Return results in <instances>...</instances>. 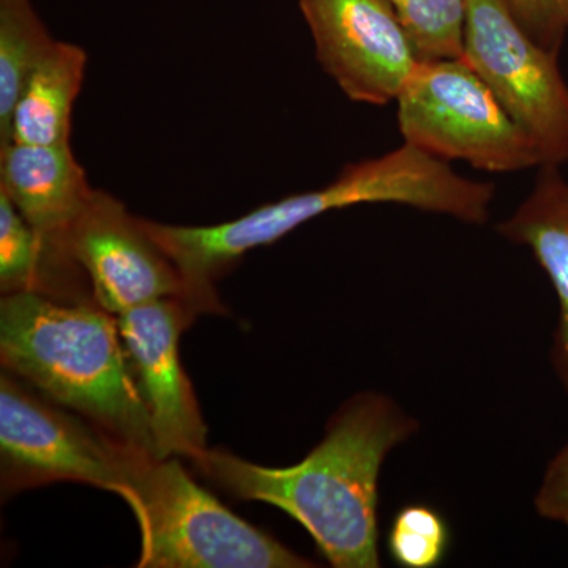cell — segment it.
<instances>
[{
    "instance_id": "6da1fadb",
    "label": "cell",
    "mask_w": 568,
    "mask_h": 568,
    "mask_svg": "<svg viewBox=\"0 0 568 568\" xmlns=\"http://www.w3.org/2000/svg\"><path fill=\"white\" fill-rule=\"evenodd\" d=\"M417 432L416 418L390 396L361 392L336 409L321 443L297 465L260 466L211 448L192 463L239 499L290 515L332 567L377 568L381 469Z\"/></svg>"
},
{
    "instance_id": "7a4b0ae2",
    "label": "cell",
    "mask_w": 568,
    "mask_h": 568,
    "mask_svg": "<svg viewBox=\"0 0 568 568\" xmlns=\"http://www.w3.org/2000/svg\"><path fill=\"white\" fill-rule=\"evenodd\" d=\"M493 189L455 173L447 162L405 142L402 148L353 163L312 192L291 194L244 216L211 226H179L142 220L155 244L181 272L197 313L222 312L213 283L246 253L275 244L302 224L339 209L399 204L478 224L488 216Z\"/></svg>"
},
{
    "instance_id": "3957f363",
    "label": "cell",
    "mask_w": 568,
    "mask_h": 568,
    "mask_svg": "<svg viewBox=\"0 0 568 568\" xmlns=\"http://www.w3.org/2000/svg\"><path fill=\"white\" fill-rule=\"evenodd\" d=\"M0 361L41 395L156 458L118 316L95 302L22 291L0 302Z\"/></svg>"
},
{
    "instance_id": "277c9868",
    "label": "cell",
    "mask_w": 568,
    "mask_h": 568,
    "mask_svg": "<svg viewBox=\"0 0 568 568\" xmlns=\"http://www.w3.org/2000/svg\"><path fill=\"white\" fill-rule=\"evenodd\" d=\"M119 496L140 528L138 568L315 567L224 507L178 457L145 459Z\"/></svg>"
},
{
    "instance_id": "5b68a950",
    "label": "cell",
    "mask_w": 568,
    "mask_h": 568,
    "mask_svg": "<svg viewBox=\"0 0 568 568\" xmlns=\"http://www.w3.org/2000/svg\"><path fill=\"white\" fill-rule=\"evenodd\" d=\"M405 142L489 173L541 166L536 142L463 58L422 59L398 99Z\"/></svg>"
},
{
    "instance_id": "8992f818",
    "label": "cell",
    "mask_w": 568,
    "mask_h": 568,
    "mask_svg": "<svg viewBox=\"0 0 568 568\" xmlns=\"http://www.w3.org/2000/svg\"><path fill=\"white\" fill-rule=\"evenodd\" d=\"M9 372L0 377V473L3 495L54 481H80L121 495L145 459Z\"/></svg>"
},
{
    "instance_id": "52a82bcc",
    "label": "cell",
    "mask_w": 568,
    "mask_h": 568,
    "mask_svg": "<svg viewBox=\"0 0 568 568\" xmlns=\"http://www.w3.org/2000/svg\"><path fill=\"white\" fill-rule=\"evenodd\" d=\"M462 58L532 138L541 164L568 162V84L558 55L530 39L504 0H466Z\"/></svg>"
},
{
    "instance_id": "ba28073f",
    "label": "cell",
    "mask_w": 568,
    "mask_h": 568,
    "mask_svg": "<svg viewBox=\"0 0 568 568\" xmlns=\"http://www.w3.org/2000/svg\"><path fill=\"white\" fill-rule=\"evenodd\" d=\"M325 73L351 100L396 102L422 62L387 0H298Z\"/></svg>"
},
{
    "instance_id": "9c48e42d",
    "label": "cell",
    "mask_w": 568,
    "mask_h": 568,
    "mask_svg": "<svg viewBox=\"0 0 568 568\" xmlns=\"http://www.w3.org/2000/svg\"><path fill=\"white\" fill-rule=\"evenodd\" d=\"M67 248L84 272L93 301L111 315L160 298H182L192 306L173 261L155 244L142 220L110 193L93 190L71 224Z\"/></svg>"
},
{
    "instance_id": "30bf717a",
    "label": "cell",
    "mask_w": 568,
    "mask_h": 568,
    "mask_svg": "<svg viewBox=\"0 0 568 568\" xmlns=\"http://www.w3.org/2000/svg\"><path fill=\"white\" fill-rule=\"evenodd\" d=\"M197 313L182 298H160L118 316L134 379L151 418L156 458L200 457L205 428L179 358V338Z\"/></svg>"
},
{
    "instance_id": "8fae6325",
    "label": "cell",
    "mask_w": 568,
    "mask_h": 568,
    "mask_svg": "<svg viewBox=\"0 0 568 568\" xmlns=\"http://www.w3.org/2000/svg\"><path fill=\"white\" fill-rule=\"evenodd\" d=\"M92 192L70 144L0 145V193L37 234L67 252V234Z\"/></svg>"
},
{
    "instance_id": "7c38bea8",
    "label": "cell",
    "mask_w": 568,
    "mask_h": 568,
    "mask_svg": "<svg viewBox=\"0 0 568 568\" xmlns=\"http://www.w3.org/2000/svg\"><path fill=\"white\" fill-rule=\"evenodd\" d=\"M540 168L532 192L497 231L508 241L528 246L555 287L559 325L551 361L568 390V182L555 164Z\"/></svg>"
},
{
    "instance_id": "4fadbf2b",
    "label": "cell",
    "mask_w": 568,
    "mask_h": 568,
    "mask_svg": "<svg viewBox=\"0 0 568 568\" xmlns=\"http://www.w3.org/2000/svg\"><path fill=\"white\" fill-rule=\"evenodd\" d=\"M88 69V54L78 44L55 40L22 84L9 123L7 142L67 145L71 114Z\"/></svg>"
},
{
    "instance_id": "5bb4252c",
    "label": "cell",
    "mask_w": 568,
    "mask_h": 568,
    "mask_svg": "<svg viewBox=\"0 0 568 568\" xmlns=\"http://www.w3.org/2000/svg\"><path fill=\"white\" fill-rule=\"evenodd\" d=\"M54 41L32 0H0V142L26 78Z\"/></svg>"
},
{
    "instance_id": "9a60e30c",
    "label": "cell",
    "mask_w": 568,
    "mask_h": 568,
    "mask_svg": "<svg viewBox=\"0 0 568 568\" xmlns=\"http://www.w3.org/2000/svg\"><path fill=\"white\" fill-rule=\"evenodd\" d=\"M422 59L462 58L466 0H387Z\"/></svg>"
},
{
    "instance_id": "2e32d148",
    "label": "cell",
    "mask_w": 568,
    "mask_h": 568,
    "mask_svg": "<svg viewBox=\"0 0 568 568\" xmlns=\"http://www.w3.org/2000/svg\"><path fill=\"white\" fill-rule=\"evenodd\" d=\"M387 545L398 566L437 567L450 548V528L435 508L410 504L395 515Z\"/></svg>"
},
{
    "instance_id": "e0dca14e",
    "label": "cell",
    "mask_w": 568,
    "mask_h": 568,
    "mask_svg": "<svg viewBox=\"0 0 568 568\" xmlns=\"http://www.w3.org/2000/svg\"><path fill=\"white\" fill-rule=\"evenodd\" d=\"M504 3L530 39L559 55L568 36V0H504Z\"/></svg>"
},
{
    "instance_id": "ac0fdd59",
    "label": "cell",
    "mask_w": 568,
    "mask_h": 568,
    "mask_svg": "<svg viewBox=\"0 0 568 568\" xmlns=\"http://www.w3.org/2000/svg\"><path fill=\"white\" fill-rule=\"evenodd\" d=\"M534 504L541 518L568 526V444L549 463Z\"/></svg>"
}]
</instances>
